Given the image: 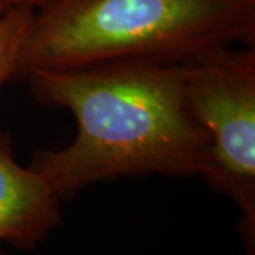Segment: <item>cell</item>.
Here are the masks:
<instances>
[{
    "mask_svg": "<svg viewBox=\"0 0 255 255\" xmlns=\"http://www.w3.org/2000/svg\"><path fill=\"white\" fill-rule=\"evenodd\" d=\"M26 77L37 100L77 124L68 145L28 164L60 196L122 176L209 174V137L187 105L184 63L124 58Z\"/></svg>",
    "mask_w": 255,
    "mask_h": 255,
    "instance_id": "1",
    "label": "cell"
},
{
    "mask_svg": "<svg viewBox=\"0 0 255 255\" xmlns=\"http://www.w3.org/2000/svg\"><path fill=\"white\" fill-rule=\"evenodd\" d=\"M254 36L255 1L51 0L34 11L17 77L124 58L184 63Z\"/></svg>",
    "mask_w": 255,
    "mask_h": 255,
    "instance_id": "2",
    "label": "cell"
},
{
    "mask_svg": "<svg viewBox=\"0 0 255 255\" xmlns=\"http://www.w3.org/2000/svg\"><path fill=\"white\" fill-rule=\"evenodd\" d=\"M186 100L209 137L206 179L241 213L248 254L255 241V50L207 48L184 61Z\"/></svg>",
    "mask_w": 255,
    "mask_h": 255,
    "instance_id": "3",
    "label": "cell"
},
{
    "mask_svg": "<svg viewBox=\"0 0 255 255\" xmlns=\"http://www.w3.org/2000/svg\"><path fill=\"white\" fill-rule=\"evenodd\" d=\"M60 199L41 174L17 163L0 129V243L37 246L61 220Z\"/></svg>",
    "mask_w": 255,
    "mask_h": 255,
    "instance_id": "4",
    "label": "cell"
},
{
    "mask_svg": "<svg viewBox=\"0 0 255 255\" xmlns=\"http://www.w3.org/2000/svg\"><path fill=\"white\" fill-rule=\"evenodd\" d=\"M33 16L31 9L11 10L0 16V91L18 75L20 55Z\"/></svg>",
    "mask_w": 255,
    "mask_h": 255,
    "instance_id": "5",
    "label": "cell"
},
{
    "mask_svg": "<svg viewBox=\"0 0 255 255\" xmlns=\"http://www.w3.org/2000/svg\"><path fill=\"white\" fill-rule=\"evenodd\" d=\"M51 0H0V16L16 9H43Z\"/></svg>",
    "mask_w": 255,
    "mask_h": 255,
    "instance_id": "6",
    "label": "cell"
},
{
    "mask_svg": "<svg viewBox=\"0 0 255 255\" xmlns=\"http://www.w3.org/2000/svg\"><path fill=\"white\" fill-rule=\"evenodd\" d=\"M246 1H255V0H246Z\"/></svg>",
    "mask_w": 255,
    "mask_h": 255,
    "instance_id": "7",
    "label": "cell"
},
{
    "mask_svg": "<svg viewBox=\"0 0 255 255\" xmlns=\"http://www.w3.org/2000/svg\"><path fill=\"white\" fill-rule=\"evenodd\" d=\"M0 255H1V253H0Z\"/></svg>",
    "mask_w": 255,
    "mask_h": 255,
    "instance_id": "8",
    "label": "cell"
}]
</instances>
